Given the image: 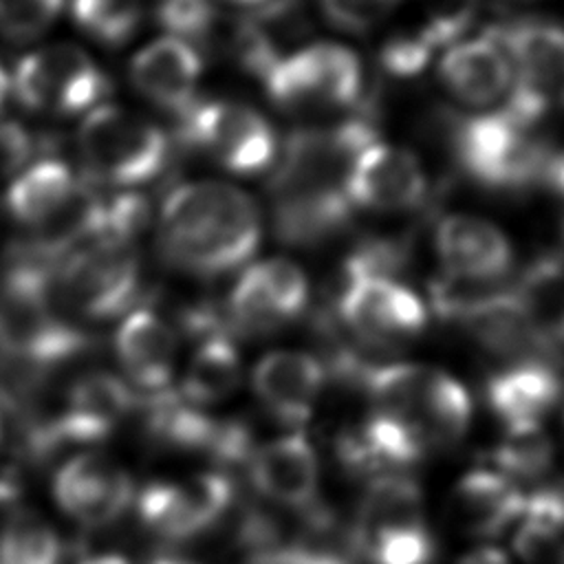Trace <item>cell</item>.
Returning a JSON list of instances; mask_svg holds the SVG:
<instances>
[{"label": "cell", "mask_w": 564, "mask_h": 564, "mask_svg": "<svg viewBox=\"0 0 564 564\" xmlns=\"http://www.w3.org/2000/svg\"><path fill=\"white\" fill-rule=\"evenodd\" d=\"M337 317L350 335L375 348L412 341L427 324L419 295L386 278L346 280L337 300Z\"/></svg>", "instance_id": "8fae6325"}, {"label": "cell", "mask_w": 564, "mask_h": 564, "mask_svg": "<svg viewBox=\"0 0 564 564\" xmlns=\"http://www.w3.org/2000/svg\"><path fill=\"white\" fill-rule=\"evenodd\" d=\"M260 212L242 189L218 183H187L161 207V247L170 262L218 275L245 264L260 242Z\"/></svg>", "instance_id": "7a4b0ae2"}, {"label": "cell", "mask_w": 564, "mask_h": 564, "mask_svg": "<svg viewBox=\"0 0 564 564\" xmlns=\"http://www.w3.org/2000/svg\"><path fill=\"white\" fill-rule=\"evenodd\" d=\"M115 348L121 368L145 397L170 390L178 344L167 322L152 311H134L121 322Z\"/></svg>", "instance_id": "7402d4cb"}, {"label": "cell", "mask_w": 564, "mask_h": 564, "mask_svg": "<svg viewBox=\"0 0 564 564\" xmlns=\"http://www.w3.org/2000/svg\"><path fill=\"white\" fill-rule=\"evenodd\" d=\"M236 496L231 478L205 471L181 480H152L137 496L141 522L165 540L196 538L227 513Z\"/></svg>", "instance_id": "30bf717a"}, {"label": "cell", "mask_w": 564, "mask_h": 564, "mask_svg": "<svg viewBox=\"0 0 564 564\" xmlns=\"http://www.w3.org/2000/svg\"><path fill=\"white\" fill-rule=\"evenodd\" d=\"M436 46L430 42V37L416 26L414 31H403L392 37L381 46V66L386 73L394 77H410L423 70L427 64L432 51Z\"/></svg>", "instance_id": "8d00e7d4"}, {"label": "cell", "mask_w": 564, "mask_h": 564, "mask_svg": "<svg viewBox=\"0 0 564 564\" xmlns=\"http://www.w3.org/2000/svg\"><path fill=\"white\" fill-rule=\"evenodd\" d=\"M33 139L18 121H0V176H13L29 163Z\"/></svg>", "instance_id": "f35d334b"}, {"label": "cell", "mask_w": 564, "mask_h": 564, "mask_svg": "<svg viewBox=\"0 0 564 564\" xmlns=\"http://www.w3.org/2000/svg\"><path fill=\"white\" fill-rule=\"evenodd\" d=\"M0 564H62V540L40 513L11 511L0 529Z\"/></svg>", "instance_id": "f546056e"}, {"label": "cell", "mask_w": 564, "mask_h": 564, "mask_svg": "<svg viewBox=\"0 0 564 564\" xmlns=\"http://www.w3.org/2000/svg\"><path fill=\"white\" fill-rule=\"evenodd\" d=\"M436 251L445 273L471 280H502L511 267V245L491 223L454 214L436 227Z\"/></svg>", "instance_id": "ffe728a7"}, {"label": "cell", "mask_w": 564, "mask_h": 564, "mask_svg": "<svg viewBox=\"0 0 564 564\" xmlns=\"http://www.w3.org/2000/svg\"><path fill=\"white\" fill-rule=\"evenodd\" d=\"M156 18L170 37L187 44L203 42L216 24V11L209 0H159Z\"/></svg>", "instance_id": "e575fe53"}, {"label": "cell", "mask_w": 564, "mask_h": 564, "mask_svg": "<svg viewBox=\"0 0 564 564\" xmlns=\"http://www.w3.org/2000/svg\"><path fill=\"white\" fill-rule=\"evenodd\" d=\"M427 449L414 425L383 410H372L335 438V456L344 471L370 480L383 474H403L423 460Z\"/></svg>", "instance_id": "9a60e30c"}, {"label": "cell", "mask_w": 564, "mask_h": 564, "mask_svg": "<svg viewBox=\"0 0 564 564\" xmlns=\"http://www.w3.org/2000/svg\"><path fill=\"white\" fill-rule=\"evenodd\" d=\"M423 520V494L414 478L405 474H383L368 482L359 502L352 527L348 529L352 551L375 535L421 524Z\"/></svg>", "instance_id": "d4e9b609"}, {"label": "cell", "mask_w": 564, "mask_h": 564, "mask_svg": "<svg viewBox=\"0 0 564 564\" xmlns=\"http://www.w3.org/2000/svg\"><path fill=\"white\" fill-rule=\"evenodd\" d=\"M544 183L560 196H564V152L562 154H553L546 174H544Z\"/></svg>", "instance_id": "60d3db41"}, {"label": "cell", "mask_w": 564, "mask_h": 564, "mask_svg": "<svg viewBox=\"0 0 564 564\" xmlns=\"http://www.w3.org/2000/svg\"><path fill=\"white\" fill-rule=\"evenodd\" d=\"M183 137L234 174H258L275 159L269 121L234 101L194 104L183 112Z\"/></svg>", "instance_id": "ba28073f"}, {"label": "cell", "mask_w": 564, "mask_h": 564, "mask_svg": "<svg viewBox=\"0 0 564 564\" xmlns=\"http://www.w3.org/2000/svg\"><path fill=\"white\" fill-rule=\"evenodd\" d=\"M77 185L73 172L62 161H40L9 185L4 205L13 220L37 229L62 209Z\"/></svg>", "instance_id": "4316f807"}, {"label": "cell", "mask_w": 564, "mask_h": 564, "mask_svg": "<svg viewBox=\"0 0 564 564\" xmlns=\"http://www.w3.org/2000/svg\"><path fill=\"white\" fill-rule=\"evenodd\" d=\"M106 86L101 68L75 44L37 48L24 55L13 70L15 97L37 112H82L101 99Z\"/></svg>", "instance_id": "52a82bcc"}, {"label": "cell", "mask_w": 564, "mask_h": 564, "mask_svg": "<svg viewBox=\"0 0 564 564\" xmlns=\"http://www.w3.org/2000/svg\"><path fill=\"white\" fill-rule=\"evenodd\" d=\"M64 0H0V35L26 42L44 33L62 11Z\"/></svg>", "instance_id": "836d02e7"}, {"label": "cell", "mask_w": 564, "mask_h": 564, "mask_svg": "<svg viewBox=\"0 0 564 564\" xmlns=\"http://www.w3.org/2000/svg\"><path fill=\"white\" fill-rule=\"evenodd\" d=\"M480 0H421V31L438 48L456 40L476 15Z\"/></svg>", "instance_id": "d590c367"}, {"label": "cell", "mask_w": 564, "mask_h": 564, "mask_svg": "<svg viewBox=\"0 0 564 564\" xmlns=\"http://www.w3.org/2000/svg\"><path fill=\"white\" fill-rule=\"evenodd\" d=\"M148 564H203V562L192 560V557H187L183 553H176V551H159L148 560Z\"/></svg>", "instance_id": "b9f144b4"}, {"label": "cell", "mask_w": 564, "mask_h": 564, "mask_svg": "<svg viewBox=\"0 0 564 564\" xmlns=\"http://www.w3.org/2000/svg\"><path fill=\"white\" fill-rule=\"evenodd\" d=\"M377 143L361 119L289 134L269 181L275 234L289 245H317L348 225L346 178L352 161Z\"/></svg>", "instance_id": "6da1fadb"}, {"label": "cell", "mask_w": 564, "mask_h": 564, "mask_svg": "<svg viewBox=\"0 0 564 564\" xmlns=\"http://www.w3.org/2000/svg\"><path fill=\"white\" fill-rule=\"evenodd\" d=\"M79 564H130L126 557L117 555V553H104V555H93V557H86L84 562Z\"/></svg>", "instance_id": "7bdbcfd3"}, {"label": "cell", "mask_w": 564, "mask_h": 564, "mask_svg": "<svg viewBox=\"0 0 564 564\" xmlns=\"http://www.w3.org/2000/svg\"><path fill=\"white\" fill-rule=\"evenodd\" d=\"M57 507L86 529L115 524L134 500V485L126 469L108 456L84 452L66 460L53 480Z\"/></svg>", "instance_id": "5bb4252c"}, {"label": "cell", "mask_w": 564, "mask_h": 564, "mask_svg": "<svg viewBox=\"0 0 564 564\" xmlns=\"http://www.w3.org/2000/svg\"><path fill=\"white\" fill-rule=\"evenodd\" d=\"M535 126L507 106L463 119L454 126V156L476 183L520 192L544 181L553 159L551 145L535 132Z\"/></svg>", "instance_id": "3957f363"}, {"label": "cell", "mask_w": 564, "mask_h": 564, "mask_svg": "<svg viewBox=\"0 0 564 564\" xmlns=\"http://www.w3.org/2000/svg\"><path fill=\"white\" fill-rule=\"evenodd\" d=\"M564 533V485H542L524 496V507L513 535L516 553L540 560Z\"/></svg>", "instance_id": "f1b7e54d"}, {"label": "cell", "mask_w": 564, "mask_h": 564, "mask_svg": "<svg viewBox=\"0 0 564 564\" xmlns=\"http://www.w3.org/2000/svg\"><path fill=\"white\" fill-rule=\"evenodd\" d=\"M240 355L225 333H214L200 339L192 355L178 394L198 405H216L229 399L240 386Z\"/></svg>", "instance_id": "83f0119b"}, {"label": "cell", "mask_w": 564, "mask_h": 564, "mask_svg": "<svg viewBox=\"0 0 564 564\" xmlns=\"http://www.w3.org/2000/svg\"><path fill=\"white\" fill-rule=\"evenodd\" d=\"M260 496L286 509L308 511L317 505L319 465L304 432L295 430L256 447L247 460Z\"/></svg>", "instance_id": "e0dca14e"}, {"label": "cell", "mask_w": 564, "mask_h": 564, "mask_svg": "<svg viewBox=\"0 0 564 564\" xmlns=\"http://www.w3.org/2000/svg\"><path fill=\"white\" fill-rule=\"evenodd\" d=\"M324 381V364L297 350H273L251 370V388L260 405L291 427L311 419Z\"/></svg>", "instance_id": "ac0fdd59"}, {"label": "cell", "mask_w": 564, "mask_h": 564, "mask_svg": "<svg viewBox=\"0 0 564 564\" xmlns=\"http://www.w3.org/2000/svg\"><path fill=\"white\" fill-rule=\"evenodd\" d=\"M436 542L425 522L370 538L357 549V560L368 564H432Z\"/></svg>", "instance_id": "d6a6232c"}, {"label": "cell", "mask_w": 564, "mask_h": 564, "mask_svg": "<svg viewBox=\"0 0 564 564\" xmlns=\"http://www.w3.org/2000/svg\"><path fill=\"white\" fill-rule=\"evenodd\" d=\"M141 0H73V20L90 37L104 44H123L139 26Z\"/></svg>", "instance_id": "1f68e13d"}, {"label": "cell", "mask_w": 564, "mask_h": 564, "mask_svg": "<svg viewBox=\"0 0 564 564\" xmlns=\"http://www.w3.org/2000/svg\"><path fill=\"white\" fill-rule=\"evenodd\" d=\"M55 282L77 313L110 319L137 297L139 264L126 242L95 240L64 258Z\"/></svg>", "instance_id": "9c48e42d"}, {"label": "cell", "mask_w": 564, "mask_h": 564, "mask_svg": "<svg viewBox=\"0 0 564 564\" xmlns=\"http://www.w3.org/2000/svg\"><path fill=\"white\" fill-rule=\"evenodd\" d=\"M200 70L203 62L196 48L170 35L150 42L130 62L134 88L148 101L181 115L194 106Z\"/></svg>", "instance_id": "d6986e66"}, {"label": "cell", "mask_w": 564, "mask_h": 564, "mask_svg": "<svg viewBox=\"0 0 564 564\" xmlns=\"http://www.w3.org/2000/svg\"><path fill=\"white\" fill-rule=\"evenodd\" d=\"M562 394L564 381L544 359L516 361L494 372L485 383L487 403L505 427L542 423Z\"/></svg>", "instance_id": "44dd1931"}, {"label": "cell", "mask_w": 564, "mask_h": 564, "mask_svg": "<svg viewBox=\"0 0 564 564\" xmlns=\"http://www.w3.org/2000/svg\"><path fill=\"white\" fill-rule=\"evenodd\" d=\"M445 88L467 106H487L502 97L511 82V62L494 35L454 44L441 59Z\"/></svg>", "instance_id": "603a6c76"}, {"label": "cell", "mask_w": 564, "mask_h": 564, "mask_svg": "<svg viewBox=\"0 0 564 564\" xmlns=\"http://www.w3.org/2000/svg\"><path fill=\"white\" fill-rule=\"evenodd\" d=\"M77 141L88 172L110 185L145 183L167 156L165 134L119 106H97L84 119Z\"/></svg>", "instance_id": "5b68a950"}, {"label": "cell", "mask_w": 564, "mask_h": 564, "mask_svg": "<svg viewBox=\"0 0 564 564\" xmlns=\"http://www.w3.org/2000/svg\"><path fill=\"white\" fill-rule=\"evenodd\" d=\"M324 15L341 31L366 33L375 29L399 0H319Z\"/></svg>", "instance_id": "74e56055"}, {"label": "cell", "mask_w": 564, "mask_h": 564, "mask_svg": "<svg viewBox=\"0 0 564 564\" xmlns=\"http://www.w3.org/2000/svg\"><path fill=\"white\" fill-rule=\"evenodd\" d=\"M516 68L507 104L538 123L546 110L564 108V29L544 20H518L489 31Z\"/></svg>", "instance_id": "8992f818"}, {"label": "cell", "mask_w": 564, "mask_h": 564, "mask_svg": "<svg viewBox=\"0 0 564 564\" xmlns=\"http://www.w3.org/2000/svg\"><path fill=\"white\" fill-rule=\"evenodd\" d=\"M454 518L471 535L494 538L518 522L524 494L494 469H471L454 487Z\"/></svg>", "instance_id": "cb8c5ba5"}, {"label": "cell", "mask_w": 564, "mask_h": 564, "mask_svg": "<svg viewBox=\"0 0 564 564\" xmlns=\"http://www.w3.org/2000/svg\"><path fill=\"white\" fill-rule=\"evenodd\" d=\"M427 181L408 150L372 143L350 165L346 196L370 212H405L425 198Z\"/></svg>", "instance_id": "2e32d148"}, {"label": "cell", "mask_w": 564, "mask_h": 564, "mask_svg": "<svg viewBox=\"0 0 564 564\" xmlns=\"http://www.w3.org/2000/svg\"><path fill=\"white\" fill-rule=\"evenodd\" d=\"M262 79L273 104L295 115L350 108L361 95L359 59L339 44H313L284 55Z\"/></svg>", "instance_id": "277c9868"}, {"label": "cell", "mask_w": 564, "mask_h": 564, "mask_svg": "<svg viewBox=\"0 0 564 564\" xmlns=\"http://www.w3.org/2000/svg\"><path fill=\"white\" fill-rule=\"evenodd\" d=\"M9 90H11V82H9L7 73H4V68L0 66V110H2L4 101H7V97H9Z\"/></svg>", "instance_id": "ee69618b"}, {"label": "cell", "mask_w": 564, "mask_h": 564, "mask_svg": "<svg viewBox=\"0 0 564 564\" xmlns=\"http://www.w3.org/2000/svg\"><path fill=\"white\" fill-rule=\"evenodd\" d=\"M460 564H511L509 557L496 549V546H480V549H474L471 553H467Z\"/></svg>", "instance_id": "ab89813d"}, {"label": "cell", "mask_w": 564, "mask_h": 564, "mask_svg": "<svg viewBox=\"0 0 564 564\" xmlns=\"http://www.w3.org/2000/svg\"><path fill=\"white\" fill-rule=\"evenodd\" d=\"M234 2H247V4H258V2H264V0H234Z\"/></svg>", "instance_id": "f6af8a7d"}, {"label": "cell", "mask_w": 564, "mask_h": 564, "mask_svg": "<svg viewBox=\"0 0 564 564\" xmlns=\"http://www.w3.org/2000/svg\"><path fill=\"white\" fill-rule=\"evenodd\" d=\"M134 408L128 383L108 372L82 377L68 392L64 410L48 423L37 425L29 443L37 454L62 445H93L108 438Z\"/></svg>", "instance_id": "7c38bea8"}, {"label": "cell", "mask_w": 564, "mask_h": 564, "mask_svg": "<svg viewBox=\"0 0 564 564\" xmlns=\"http://www.w3.org/2000/svg\"><path fill=\"white\" fill-rule=\"evenodd\" d=\"M408 423L414 425L427 447L452 445L465 436L471 423V399L454 377L427 368Z\"/></svg>", "instance_id": "484cf974"}, {"label": "cell", "mask_w": 564, "mask_h": 564, "mask_svg": "<svg viewBox=\"0 0 564 564\" xmlns=\"http://www.w3.org/2000/svg\"><path fill=\"white\" fill-rule=\"evenodd\" d=\"M308 302L304 273L286 258H267L245 269L227 300V315L245 335H267L302 315Z\"/></svg>", "instance_id": "4fadbf2b"}, {"label": "cell", "mask_w": 564, "mask_h": 564, "mask_svg": "<svg viewBox=\"0 0 564 564\" xmlns=\"http://www.w3.org/2000/svg\"><path fill=\"white\" fill-rule=\"evenodd\" d=\"M498 474L509 480L542 478L553 465V443L542 430V423L505 427L502 438L489 452Z\"/></svg>", "instance_id": "4dcf8cb0"}]
</instances>
